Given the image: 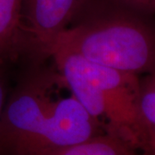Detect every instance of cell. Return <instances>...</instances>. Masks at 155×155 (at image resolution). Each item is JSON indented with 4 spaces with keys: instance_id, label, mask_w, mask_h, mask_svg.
Instances as JSON below:
<instances>
[{
    "instance_id": "8",
    "label": "cell",
    "mask_w": 155,
    "mask_h": 155,
    "mask_svg": "<svg viewBox=\"0 0 155 155\" xmlns=\"http://www.w3.org/2000/svg\"><path fill=\"white\" fill-rule=\"evenodd\" d=\"M143 14L155 17V0H111Z\"/></svg>"
},
{
    "instance_id": "7",
    "label": "cell",
    "mask_w": 155,
    "mask_h": 155,
    "mask_svg": "<svg viewBox=\"0 0 155 155\" xmlns=\"http://www.w3.org/2000/svg\"><path fill=\"white\" fill-rule=\"evenodd\" d=\"M138 108L143 149L155 155V72L140 78Z\"/></svg>"
},
{
    "instance_id": "4",
    "label": "cell",
    "mask_w": 155,
    "mask_h": 155,
    "mask_svg": "<svg viewBox=\"0 0 155 155\" xmlns=\"http://www.w3.org/2000/svg\"><path fill=\"white\" fill-rule=\"evenodd\" d=\"M87 0H22L27 59L49 58L55 41Z\"/></svg>"
},
{
    "instance_id": "2",
    "label": "cell",
    "mask_w": 155,
    "mask_h": 155,
    "mask_svg": "<svg viewBox=\"0 0 155 155\" xmlns=\"http://www.w3.org/2000/svg\"><path fill=\"white\" fill-rule=\"evenodd\" d=\"M154 17L111 0H87L51 51L69 50L104 67L146 75L155 72Z\"/></svg>"
},
{
    "instance_id": "5",
    "label": "cell",
    "mask_w": 155,
    "mask_h": 155,
    "mask_svg": "<svg viewBox=\"0 0 155 155\" xmlns=\"http://www.w3.org/2000/svg\"><path fill=\"white\" fill-rule=\"evenodd\" d=\"M27 55L22 0H0V65L12 67Z\"/></svg>"
},
{
    "instance_id": "9",
    "label": "cell",
    "mask_w": 155,
    "mask_h": 155,
    "mask_svg": "<svg viewBox=\"0 0 155 155\" xmlns=\"http://www.w3.org/2000/svg\"><path fill=\"white\" fill-rule=\"evenodd\" d=\"M11 67L0 65V116L11 89Z\"/></svg>"
},
{
    "instance_id": "6",
    "label": "cell",
    "mask_w": 155,
    "mask_h": 155,
    "mask_svg": "<svg viewBox=\"0 0 155 155\" xmlns=\"http://www.w3.org/2000/svg\"><path fill=\"white\" fill-rule=\"evenodd\" d=\"M52 155H147L139 146L113 134L95 135Z\"/></svg>"
},
{
    "instance_id": "3",
    "label": "cell",
    "mask_w": 155,
    "mask_h": 155,
    "mask_svg": "<svg viewBox=\"0 0 155 155\" xmlns=\"http://www.w3.org/2000/svg\"><path fill=\"white\" fill-rule=\"evenodd\" d=\"M49 57L78 102L106 133L143 149L138 108L140 76L91 62L63 48H54Z\"/></svg>"
},
{
    "instance_id": "1",
    "label": "cell",
    "mask_w": 155,
    "mask_h": 155,
    "mask_svg": "<svg viewBox=\"0 0 155 155\" xmlns=\"http://www.w3.org/2000/svg\"><path fill=\"white\" fill-rule=\"evenodd\" d=\"M49 58L20 62L0 116V155H52L105 132Z\"/></svg>"
}]
</instances>
